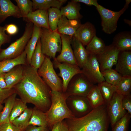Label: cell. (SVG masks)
Listing matches in <instances>:
<instances>
[{"instance_id":"cell-16","label":"cell","mask_w":131,"mask_h":131,"mask_svg":"<svg viewBox=\"0 0 131 131\" xmlns=\"http://www.w3.org/2000/svg\"><path fill=\"white\" fill-rule=\"evenodd\" d=\"M115 70L122 76H131V51H120Z\"/></svg>"},{"instance_id":"cell-32","label":"cell","mask_w":131,"mask_h":131,"mask_svg":"<svg viewBox=\"0 0 131 131\" xmlns=\"http://www.w3.org/2000/svg\"><path fill=\"white\" fill-rule=\"evenodd\" d=\"M106 46L103 41L96 35L86 46V49L89 54L97 55L103 51Z\"/></svg>"},{"instance_id":"cell-47","label":"cell","mask_w":131,"mask_h":131,"mask_svg":"<svg viewBox=\"0 0 131 131\" xmlns=\"http://www.w3.org/2000/svg\"><path fill=\"white\" fill-rule=\"evenodd\" d=\"M74 0L77 2L83 3L89 6L93 5L96 7L99 5L96 0Z\"/></svg>"},{"instance_id":"cell-28","label":"cell","mask_w":131,"mask_h":131,"mask_svg":"<svg viewBox=\"0 0 131 131\" xmlns=\"http://www.w3.org/2000/svg\"><path fill=\"white\" fill-rule=\"evenodd\" d=\"M17 95L16 93L15 92L5 100V106L0 113V125L10 122V116Z\"/></svg>"},{"instance_id":"cell-19","label":"cell","mask_w":131,"mask_h":131,"mask_svg":"<svg viewBox=\"0 0 131 131\" xmlns=\"http://www.w3.org/2000/svg\"><path fill=\"white\" fill-rule=\"evenodd\" d=\"M24 19L38 27L50 29L47 10L37 9L33 11Z\"/></svg>"},{"instance_id":"cell-49","label":"cell","mask_w":131,"mask_h":131,"mask_svg":"<svg viewBox=\"0 0 131 131\" xmlns=\"http://www.w3.org/2000/svg\"><path fill=\"white\" fill-rule=\"evenodd\" d=\"M124 21L125 23L129 25V26H131V21H130V20L127 19H124Z\"/></svg>"},{"instance_id":"cell-12","label":"cell","mask_w":131,"mask_h":131,"mask_svg":"<svg viewBox=\"0 0 131 131\" xmlns=\"http://www.w3.org/2000/svg\"><path fill=\"white\" fill-rule=\"evenodd\" d=\"M120 51L112 44L106 46L103 51L96 55L101 71L112 68L116 65Z\"/></svg>"},{"instance_id":"cell-38","label":"cell","mask_w":131,"mask_h":131,"mask_svg":"<svg viewBox=\"0 0 131 131\" xmlns=\"http://www.w3.org/2000/svg\"><path fill=\"white\" fill-rule=\"evenodd\" d=\"M131 115L127 112L112 128V131H128Z\"/></svg>"},{"instance_id":"cell-24","label":"cell","mask_w":131,"mask_h":131,"mask_svg":"<svg viewBox=\"0 0 131 131\" xmlns=\"http://www.w3.org/2000/svg\"><path fill=\"white\" fill-rule=\"evenodd\" d=\"M41 28L34 25L32 34L25 47V51L26 55V62L30 65L32 55L35 49L41 35Z\"/></svg>"},{"instance_id":"cell-13","label":"cell","mask_w":131,"mask_h":131,"mask_svg":"<svg viewBox=\"0 0 131 131\" xmlns=\"http://www.w3.org/2000/svg\"><path fill=\"white\" fill-rule=\"evenodd\" d=\"M54 64L59 70L58 75L62 79V91L65 92L68 84L73 78L75 75L82 73L81 69L77 65L65 63H60L56 58Z\"/></svg>"},{"instance_id":"cell-14","label":"cell","mask_w":131,"mask_h":131,"mask_svg":"<svg viewBox=\"0 0 131 131\" xmlns=\"http://www.w3.org/2000/svg\"><path fill=\"white\" fill-rule=\"evenodd\" d=\"M60 34L62 41L61 50L60 54L56 58V59L60 63L77 65L71 46L72 37Z\"/></svg>"},{"instance_id":"cell-10","label":"cell","mask_w":131,"mask_h":131,"mask_svg":"<svg viewBox=\"0 0 131 131\" xmlns=\"http://www.w3.org/2000/svg\"><path fill=\"white\" fill-rule=\"evenodd\" d=\"M81 70L82 73L93 84L105 81L96 55L89 54L88 60Z\"/></svg>"},{"instance_id":"cell-36","label":"cell","mask_w":131,"mask_h":131,"mask_svg":"<svg viewBox=\"0 0 131 131\" xmlns=\"http://www.w3.org/2000/svg\"><path fill=\"white\" fill-rule=\"evenodd\" d=\"M116 92L123 96L131 94V76H122L118 83L116 86Z\"/></svg>"},{"instance_id":"cell-26","label":"cell","mask_w":131,"mask_h":131,"mask_svg":"<svg viewBox=\"0 0 131 131\" xmlns=\"http://www.w3.org/2000/svg\"><path fill=\"white\" fill-rule=\"evenodd\" d=\"M66 0H32L33 11L37 9L48 10L51 8L59 9Z\"/></svg>"},{"instance_id":"cell-48","label":"cell","mask_w":131,"mask_h":131,"mask_svg":"<svg viewBox=\"0 0 131 131\" xmlns=\"http://www.w3.org/2000/svg\"><path fill=\"white\" fill-rule=\"evenodd\" d=\"M4 74H0V89H2L7 88V85L4 79Z\"/></svg>"},{"instance_id":"cell-46","label":"cell","mask_w":131,"mask_h":131,"mask_svg":"<svg viewBox=\"0 0 131 131\" xmlns=\"http://www.w3.org/2000/svg\"><path fill=\"white\" fill-rule=\"evenodd\" d=\"M18 28L15 24H10L7 25L6 31L9 35H12L16 34L18 31Z\"/></svg>"},{"instance_id":"cell-22","label":"cell","mask_w":131,"mask_h":131,"mask_svg":"<svg viewBox=\"0 0 131 131\" xmlns=\"http://www.w3.org/2000/svg\"><path fill=\"white\" fill-rule=\"evenodd\" d=\"M23 65H19L4 74V78L7 88L11 89L19 82L23 77Z\"/></svg>"},{"instance_id":"cell-11","label":"cell","mask_w":131,"mask_h":131,"mask_svg":"<svg viewBox=\"0 0 131 131\" xmlns=\"http://www.w3.org/2000/svg\"><path fill=\"white\" fill-rule=\"evenodd\" d=\"M123 97V96L116 91L106 105L107 113L112 128L127 112L122 105Z\"/></svg>"},{"instance_id":"cell-39","label":"cell","mask_w":131,"mask_h":131,"mask_svg":"<svg viewBox=\"0 0 131 131\" xmlns=\"http://www.w3.org/2000/svg\"><path fill=\"white\" fill-rule=\"evenodd\" d=\"M23 19L33 11V2L30 0H15Z\"/></svg>"},{"instance_id":"cell-33","label":"cell","mask_w":131,"mask_h":131,"mask_svg":"<svg viewBox=\"0 0 131 131\" xmlns=\"http://www.w3.org/2000/svg\"><path fill=\"white\" fill-rule=\"evenodd\" d=\"M32 111L33 108L28 107L11 123L16 126L26 129L28 126Z\"/></svg>"},{"instance_id":"cell-7","label":"cell","mask_w":131,"mask_h":131,"mask_svg":"<svg viewBox=\"0 0 131 131\" xmlns=\"http://www.w3.org/2000/svg\"><path fill=\"white\" fill-rule=\"evenodd\" d=\"M128 6L125 4L123 7L118 11H112L99 5L96 7L100 16L102 30L104 32L110 34L116 30L119 18L127 8Z\"/></svg>"},{"instance_id":"cell-23","label":"cell","mask_w":131,"mask_h":131,"mask_svg":"<svg viewBox=\"0 0 131 131\" xmlns=\"http://www.w3.org/2000/svg\"><path fill=\"white\" fill-rule=\"evenodd\" d=\"M81 9L80 3L72 0L68 2L66 6L61 8L60 15L65 16L69 20H80L82 17L79 12Z\"/></svg>"},{"instance_id":"cell-44","label":"cell","mask_w":131,"mask_h":131,"mask_svg":"<svg viewBox=\"0 0 131 131\" xmlns=\"http://www.w3.org/2000/svg\"><path fill=\"white\" fill-rule=\"evenodd\" d=\"M123 109L131 115V95L123 96L122 101Z\"/></svg>"},{"instance_id":"cell-34","label":"cell","mask_w":131,"mask_h":131,"mask_svg":"<svg viewBox=\"0 0 131 131\" xmlns=\"http://www.w3.org/2000/svg\"><path fill=\"white\" fill-rule=\"evenodd\" d=\"M47 10L49 29L52 31H57L58 24L61 16L60 10L57 8H51Z\"/></svg>"},{"instance_id":"cell-3","label":"cell","mask_w":131,"mask_h":131,"mask_svg":"<svg viewBox=\"0 0 131 131\" xmlns=\"http://www.w3.org/2000/svg\"><path fill=\"white\" fill-rule=\"evenodd\" d=\"M67 97L62 91L51 90V103L46 112L49 128L55 123L74 117L66 103Z\"/></svg>"},{"instance_id":"cell-15","label":"cell","mask_w":131,"mask_h":131,"mask_svg":"<svg viewBox=\"0 0 131 131\" xmlns=\"http://www.w3.org/2000/svg\"><path fill=\"white\" fill-rule=\"evenodd\" d=\"M81 25L80 20H69L62 16L58 24L57 30L60 34L74 37Z\"/></svg>"},{"instance_id":"cell-45","label":"cell","mask_w":131,"mask_h":131,"mask_svg":"<svg viewBox=\"0 0 131 131\" xmlns=\"http://www.w3.org/2000/svg\"><path fill=\"white\" fill-rule=\"evenodd\" d=\"M49 127L48 126H38L34 125H29L25 131H49Z\"/></svg>"},{"instance_id":"cell-21","label":"cell","mask_w":131,"mask_h":131,"mask_svg":"<svg viewBox=\"0 0 131 131\" xmlns=\"http://www.w3.org/2000/svg\"><path fill=\"white\" fill-rule=\"evenodd\" d=\"M20 65H27L26 55L25 50L20 55L16 58L0 61V74H5L15 66Z\"/></svg>"},{"instance_id":"cell-31","label":"cell","mask_w":131,"mask_h":131,"mask_svg":"<svg viewBox=\"0 0 131 131\" xmlns=\"http://www.w3.org/2000/svg\"><path fill=\"white\" fill-rule=\"evenodd\" d=\"M45 56L42 53L40 38L31 57L30 65L37 69L41 66L44 62Z\"/></svg>"},{"instance_id":"cell-8","label":"cell","mask_w":131,"mask_h":131,"mask_svg":"<svg viewBox=\"0 0 131 131\" xmlns=\"http://www.w3.org/2000/svg\"><path fill=\"white\" fill-rule=\"evenodd\" d=\"M94 85L83 74L80 73L73 78L64 93L67 98L73 96L86 97Z\"/></svg>"},{"instance_id":"cell-42","label":"cell","mask_w":131,"mask_h":131,"mask_svg":"<svg viewBox=\"0 0 131 131\" xmlns=\"http://www.w3.org/2000/svg\"><path fill=\"white\" fill-rule=\"evenodd\" d=\"M6 26V25L4 26H0V49L2 45L9 42L11 40V36L5 33Z\"/></svg>"},{"instance_id":"cell-43","label":"cell","mask_w":131,"mask_h":131,"mask_svg":"<svg viewBox=\"0 0 131 131\" xmlns=\"http://www.w3.org/2000/svg\"><path fill=\"white\" fill-rule=\"evenodd\" d=\"M51 128V131H70L64 120L54 123Z\"/></svg>"},{"instance_id":"cell-27","label":"cell","mask_w":131,"mask_h":131,"mask_svg":"<svg viewBox=\"0 0 131 131\" xmlns=\"http://www.w3.org/2000/svg\"><path fill=\"white\" fill-rule=\"evenodd\" d=\"M30 125L49 127L46 112L35 106L33 108L32 113L28 124V126Z\"/></svg>"},{"instance_id":"cell-1","label":"cell","mask_w":131,"mask_h":131,"mask_svg":"<svg viewBox=\"0 0 131 131\" xmlns=\"http://www.w3.org/2000/svg\"><path fill=\"white\" fill-rule=\"evenodd\" d=\"M23 77L13 88L22 100L46 112L51 103V90L39 75L38 69L23 65Z\"/></svg>"},{"instance_id":"cell-37","label":"cell","mask_w":131,"mask_h":131,"mask_svg":"<svg viewBox=\"0 0 131 131\" xmlns=\"http://www.w3.org/2000/svg\"><path fill=\"white\" fill-rule=\"evenodd\" d=\"M27 108L26 103L21 99L16 98L10 116V122L11 123Z\"/></svg>"},{"instance_id":"cell-29","label":"cell","mask_w":131,"mask_h":131,"mask_svg":"<svg viewBox=\"0 0 131 131\" xmlns=\"http://www.w3.org/2000/svg\"><path fill=\"white\" fill-rule=\"evenodd\" d=\"M86 97L93 109L106 104L97 85L93 86Z\"/></svg>"},{"instance_id":"cell-17","label":"cell","mask_w":131,"mask_h":131,"mask_svg":"<svg viewBox=\"0 0 131 131\" xmlns=\"http://www.w3.org/2000/svg\"><path fill=\"white\" fill-rule=\"evenodd\" d=\"M96 30L94 26L87 22L81 24L76 30L74 37L84 46H87L96 35Z\"/></svg>"},{"instance_id":"cell-18","label":"cell","mask_w":131,"mask_h":131,"mask_svg":"<svg viewBox=\"0 0 131 131\" xmlns=\"http://www.w3.org/2000/svg\"><path fill=\"white\" fill-rule=\"evenodd\" d=\"M71 44L77 65L82 69L88 60L89 54L83 44L74 37H72Z\"/></svg>"},{"instance_id":"cell-5","label":"cell","mask_w":131,"mask_h":131,"mask_svg":"<svg viewBox=\"0 0 131 131\" xmlns=\"http://www.w3.org/2000/svg\"><path fill=\"white\" fill-rule=\"evenodd\" d=\"M34 25L27 22L22 35L12 43L8 47L0 50V61L4 60L13 58L20 55L24 51L28 41L31 38Z\"/></svg>"},{"instance_id":"cell-25","label":"cell","mask_w":131,"mask_h":131,"mask_svg":"<svg viewBox=\"0 0 131 131\" xmlns=\"http://www.w3.org/2000/svg\"><path fill=\"white\" fill-rule=\"evenodd\" d=\"M112 44L120 51L131 50V35L130 32L119 33L114 38Z\"/></svg>"},{"instance_id":"cell-35","label":"cell","mask_w":131,"mask_h":131,"mask_svg":"<svg viewBox=\"0 0 131 131\" xmlns=\"http://www.w3.org/2000/svg\"><path fill=\"white\" fill-rule=\"evenodd\" d=\"M101 72L105 81L115 86L118 83L122 77V76L115 69L112 68Z\"/></svg>"},{"instance_id":"cell-9","label":"cell","mask_w":131,"mask_h":131,"mask_svg":"<svg viewBox=\"0 0 131 131\" xmlns=\"http://www.w3.org/2000/svg\"><path fill=\"white\" fill-rule=\"evenodd\" d=\"M66 101L68 108L74 117L83 116L93 109L85 96H69Z\"/></svg>"},{"instance_id":"cell-40","label":"cell","mask_w":131,"mask_h":131,"mask_svg":"<svg viewBox=\"0 0 131 131\" xmlns=\"http://www.w3.org/2000/svg\"><path fill=\"white\" fill-rule=\"evenodd\" d=\"M25 129L16 126L10 122L0 125V131H25Z\"/></svg>"},{"instance_id":"cell-51","label":"cell","mask_w":131,"mask_h":131,"mask_svg":"<svg viewBox=\"0 0 131 131\" xmlns=\"http://www.w3.org/2000/svg\"></svg>"},{"instance_id":"cell-20","label":"cell","mask_w":131,"mask_h":131,"mask_svg":"<svg viewBox=\"0 0 131 131\" xmlns=\"http://www.w3.org/2000/svg\"><path fill=\"white\" fill-rule=\"evenodd\" d=\"M10 16L17 18L22 17L17 6L10 0H0V23Z\"/></svg>"},{"instance_id":"cell-30","label":"cell","mask_w":131,"mask_h":131,"mask_svg":"<svg viewBox=\"0 0 131 131\" xmlns=\"http://www.w3.org/2000/svg\"><path fill=\"white\" fill-rule=\"evenodd\" d=\"M106 105L116 91V86L104 81L98 84L97 85Z\"/></svg>"},{"instance_id":"cell-50","label":"cell","mask_w":131,"mask_h":131,"mask_svg":"<svg viewBox=\"0 0 131 131\" xmlns=\"http://www.w3.org/2000/svg\"><path fill=\"white\" fill-rule=\"evenodd\" d=\"M4 106L2 104L0 103V113L1 112Z\"/></svg>"},{"instance_id":"cell-2","label":"cell","mask_w":131,"mask_h":131,"mask_svg":"<svg viewBox=\"0 0 131 131\" xmlns=\"http://www.w3.org/2000/svg\"><path fill=\"white\" fill-rule=\"evenodd\" d=\"M64 120L70 131H108L110 123L106 104L82 117Z\"/></svg>"},{"instance_id":"cell-41","label":"cell","mask_w":131,"mask_h":131,"mask_svg":"<svg viewBox=\"0 0 131 131\" xmlns=\"http://www.w3.org/2000/svg\"><path fill=\"white\" fill-rule=\"evenodd\" d=\"M16 92L14 88L0 89V103L2 104L5 100L10 96Z\"/></svg>"},{"instance_id":"cell-6","label":"cell","mask_w":131,"mask_h":131,"mask_svg":"<svg viewBox=\"0 0 131 131\" xmlns=\"http://www.w3.org/2000/svg\"><path fill=\"white\" fill-rule=\"evenodd\" d=\"M53 65L50 58L45 56L44 62L38 69V74L51 90L62 91V81L56 73Z\"/></svg>"},{"instance_id":"cell-4","label":"cell","mask_w":131,"mask_h":131,"mask_svg":"<svg viewBox=\"0 0 131 131\" xmlns=\"http://www.w3.org/2000/svg\"><path fill=\"white\" fill-rule=\"evenodd\" d=\"M40 39L42 53L50 58L54 59L57 52H60L62 41L60 35L57 31L41 28Z\"/></svg>"}]
</instances>
